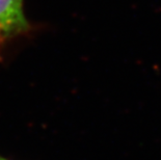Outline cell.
Masks as SVG:
<instances>
[{
    "instance_id": "6da1fadb",
    "label": "cell",
    "mask_w": 161,
    "mask_h": 160,
    "mask_svg": "<svg viewBox=\"0 0 161 160\" xmlns=\"http://www.w3.org/2000/svg\"><path fill=\"white\" fill-rule=\"evenodd\" d=\"M29 30L23 0H0V46Z\"/></svg>"
},
{
    "instance_id": "7a4b0ae2",
    "label": "cell",
    "mask_w": 161,
    "mask_h": 160,
    "mask_svg": "<svg viewBox=\"0 0 161 160\" xmlns=\"http://www.w3.org/2000/svg\"><path fill=\"white\" fill-rule=\"evenodd\" d=\"M0 160H8V159H4V158H2L1 156H0Z\"/></svg>"
}]
</instances>
